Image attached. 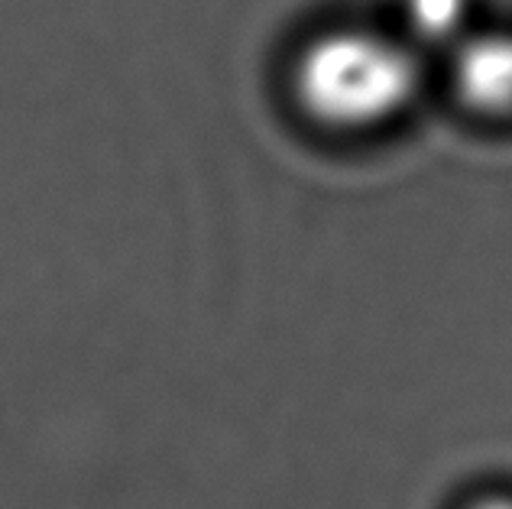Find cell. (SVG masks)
<instances>
[{
  "instance_id": "6da1fadb",
  "label": "cell",
  "mask_w": 512,
  "mask_h": 509,
  "mask_svg": "<svg viewBox=\"0 0 512 509\" xmlns=\"http://www.w3.org/2000/svg\"><path fill=\"white\" fill-rule=\"evenodd\" d=\"M419 65L396 39L334 30L312 39L292 72L299 107L321 127L360 133L396 120L415 98Z\"/></svg>"
},
{
  "instance_id": "7a4b0ae2",
  "label": "cell",
  "mask_w": 512,
  "mask_h": 509,
  "mask_svg": "<svg viewBox=\"0 0 512 509\" xmlns=\"http://www.w3.org/2000/svg\"><path fill=\"white\" fill-rule=\"evenodd\" d=\"M454 91L483 117L512 114V33L461 39L454 52Z\"/></svg>"
},
{
  "instance_id": "3957f363",
  "label": "cell",
  "mask_w": 512,
  "mask_h": 509,
  "mask_svg": "<svg viewBox=\"0 0 512 509\" xmlns=\"http://www.w3.org/2000/svg\"><path fill=\"white\" fill-rule=\"evenodd\" d=\"M406 23L409 30L425 43H451L461 36L470 0H406Z\"/></svg>"
},
{
  "instance_id": "277c9868",
  "label": "cell",
  "mask_w": 512,
  "mask_h": 509,
  "mask_svg": "<svg viewBox=\"0 0 512 509\" xmlns=\"http://www.w3.org/2000/svg\"><path fill=\"white\" fill-rule=\"evenodd\" d=\"M464 509H512V493H487V497H477Z\"/></svg>"
}]
</instances>
